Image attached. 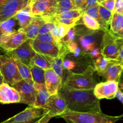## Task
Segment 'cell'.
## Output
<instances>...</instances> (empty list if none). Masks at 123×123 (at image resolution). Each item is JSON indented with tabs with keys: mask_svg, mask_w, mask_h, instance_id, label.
Returning a JSON list of instances; mask_svg holds the SVG:
<instances>
[{
	"mask_svg": "<svg viewBox=\"0 0 123 123\" xmlns=\"http://www.w3.org/2000/svg\"><path fill=\"white\" fill-rule=\"evenodd\" d=\"M65 101L68 109L81 113H101L100 100L94 89H76L62 85L58 92Z\"/></svg>",
	"mask_w": 123,
	"mask_h": 123,
	"instance_id": "6da1fadb",
	"label": "cell"
},
{
	"mask_svg": "<svg viewBox=\"0 0 123 123\" xmlns=\"http://www.w3.org/2000/svg\"><path fill=\"white\" fill-rule=\"evenodd\" d=\"M59 117L67 123H116L120 120V116L113 117L101 113H81L67 109Z\"/></svg>",
	"mask_w": 123,
	"mask_h": 123,
	"instance_id": "7a4b0ae2",
	"label": "cell"
},
{
	"mask_svg": "<svg viewBox=\"0 0 123 123\" xmlns=\"http://www.w3.org/2000/svg\"><path fill=\"white\" fill-rule=\"evenodd\" d=\"M94 68L89 66L81 73H75L68 71L63 85L76 89H94L97 84L94 77Z\"/></svg>",
	"mask_w": 123,
	"mask_h": 123,
	"instance_id": "3957f363",
	"label": "cell"
},
{
	"mask_svg": "<svg viewBox=\"0 0 123 123\" xmlns=\"http://www.w3.org/2000/svg\"><path fill=\"white\" fill-rule=\"evenodd\" d=\"M103 32L100 43L101 55L107 59L116 60L123 45V39L115 35L109 30Z\"/></svg>",
	"mask_w": 123,
	"mask_h": 123,
	"instance_id": "277c9868",
	"label": "cell"
},
{
	"mask_svg": "<svg viewBox=\"0 0 123 123\" xmlns=\"http://www.w3.org/2000/svg\"><path fill=\"white\" fill-rule=\"evenodd\" d=\"M0 71L4 83L10 86H13L22 80L15 59L8 54L0 55Z\"/></svg>",
	"mask_w": 123,
	"mask_h": 123,
	"instance_id": "5b68a950",
	"label": "cell"
},
{
	"mask_svg": "<svg viewBox=\"0 0 123 123\" xmlns=\"http://www.w3.org/2000/svg\"><path fill=\"white\" fill-rule=\"evenodd\" d=\"M48 112V109L43 107L28 106L20 113L0 123H37Z\"/></svg>",
	"mask_w": 123,
	"mask_h": 123,
	"instance_id": "8992f818",
	"label": "cell"
},
{
	"mask_svg": "<svg viewBox=\"0 0 123 123\" xmlns=\"http://www.w3.org/2000/svg\"><path fill=\"white\" fill-rule=\"evenodd\" d=\"M30 0H8L0 7V23L13 18L29 4Z\"/></svg>",
	"mask_w": 123,
	"mask_h": 123,
	"instance_id": "52a82bcc",
	"label": "cell"
},
{
	"mask_svg": "<svg viewBox=\"0 0 123 123\" xmlns=\"http://www.w3.org/2000/svg\"><path fill=\"white\" fill-rule=\"evenodd\" d=\"M98 32L96 31H81L77 30V36L79 37V45L81 51L85 56L89 55V54L95 47H97L98 42Z\"/></svg>",
	"mask_w": 123,
	"mask_h": 123,
	"instance_id": "ba28073f",
	"label": "cell"
},
{
	"mask_svg": "<svg viewBox=\"0 0 123 123\" xmlns=\"http://www.w3.org/2000/svg\"><path fill=\"white\" fill-rule=\"evenodd\" d=\"M12 86L16 89L20 95V103H24L28 106H34L36 101V90L34 83L22 80Z\"/></svg>",
	"mask_w": 123,
	"mask_h": 123,
	"instance_id": "9c48e42d",
	"label": "cell"
},
{
	"mask_svg": "<svg viewBox=\"0 0 123 123\" xmlns=\"http://www.w3.org/2000/svg\"><path fill=\"white\" fill-rule=\"evenodd\" d=\"M28 40L25 33L19 29L0 39V47L6 53L12 51Z\"/></svg>",
	"mask_w": 123,
	"mask_h": 123,
	"instance_id": "30bf717a",
	"label": "cell"
},
{
	"mask_svg": "<svg viewBox=\"0 0 123 123\" xmlns=\"http://www.w3.org/2000/svg\"><path fill=\"white\" fill-rule=\"evenodd\" d=\"M31 14L34 17H47L55 15L57 10V0L30 3Z\"/></svg>",
	"mask_w": 123,
	"mask_h": 123,
	"instance_id": "8fae6325",
	"label": "cell"
},
{
	"mask_svg": "<svg viewBox=\"0 0 123 123\" xmlns=\"http://www.w3.org/2000/svg\"><path fill=\"white\" fill-rule=\"evenodd\" d=\"M119 90V82L115 81H106L97 83L94 89V94L98 100L113 99Z\"/></svg>",
	"mask_w": 123,
	"mask_h": 123,
	"instance_id": "7c38bea8",
	"label": "cell"
},
{
	"mask_svg": "<svg viewBox=\"0 0 123 123\" xmlns=\"http://www.w3.org/2000/svg\"><path fill=\"white\" fill-rule=\"evenodd\" d=\"M36 53L31 45L30 40L28 39L15 50L7 53V54L14 59H18L29 67L31 65V60Z\"/></svg>",
	"mask_w": 123,
	"mask_h": 123,
	"instance_id": "4fadbf2b",
	"label": "cell"
},
{
	"mask_svg": "<svg viewBox=\"0 0 123 123\" xmlns=\"http://www.w3.org/2000/svg\"><path fill=\"white\" fill-rule=\"evenodd\" d=\"M43 108L48 109V112L55 117H59L68 109L65 101L59 93L50 95Z\"/></svg>",
	"mask_w": 123,
	"mask_h": 123,
	"instance_id": "5bb4252c",
	"label": "cell"
},
{
	"mask_svg": "<svg viewBox=\"0 0 123 123\" xmlns=\"http://www.w3.org/2000/svg\"><path fill=\"white\" fill-rule=\"evenodd\" d=\"M30 43L36 53L51 58H55L59 55V48L56 43L41 42L36 39L30 40Z\"/></svg>",
	"mask_w": 123,
	"mask_h": 123,
	"instance_id": "9a60e30c",
	"label": "cell"
},
{
	"mask_svg": "<svg viewBox=\"0 0 123 123\" xmlns=\"http://www.w3.org/2000/svg\"><path fill=\"white\" fill-rule=\"evenodd\" d=\"M45 84L49 95H55L63 85V80L50 68L45 71Z\"/></svg>",
	"mask_w": 123,
	"mask_h": 123,
	"instance_id": "2e32d148",
	"label": "cell"
},
{
	"mask_svg": "<svg viewBox=\"0 0 123 123\" xmlns=\"http://www.w3.org/2000/svg\"><path fill=\"white\" fill-rule=\"evenodd\" d=\"M0 97L2 104L18 103L21 100L17 90L4 83L0 85Z\"/></svg>",
	"mask_w": 123,
	"mask_h": 123,
	"instance_id": "e0dca14e",
	"label": "cell"
},
{
	"mask_svg": "<svg viewBox=\"0 0 123 123\" xmlns=\"http://www.w3.org/2000/svg\"><path fill=\"white\" fill-rule=\"evenodd\" d=\"M45 22V21L42 17H34L32 22L27 27L19 29L25 33L28 39L33 40L36 38L40 29Z\"/></svg>",
	"mask_w": 123,
	"mask_h": 123,
	"instance_id": "ac0fdd59",
	"label": "cell"
},
{
	"mask_svg": "<svg viewBox=\"0 0 123 123\" xmlns=\"http://www.w3.org/2000/svg\"><path fill=\"white\" fill-rule=\"evenodd\" d=\"M123 72V67L118 63L117 60H113L107 67L102 76L106 81H115L119 82L121 76Z\"/></svg>",
	"mask_w": 123,
	"mask_h": 123,
	"instance_id": "d6986e66",
	"label": "cell"
},
{
	"mask_svg": "<svg viewBox=\"0 0 123 123\" xmlns=\"http://www.w3.org/2000/svg\"><path fill=\"white\" fill-rule=\"evenodd\" d=\"M34 86L36 90V101L34 106L43 108L50 96L47 91L45 84L34 83Z\"/></svg>",
	"mask_w": 123,
	"mask_h": 123,
	"instance_id": "ffe728a7",
	"label": "cell"
},
{
	"mask_svg": "<svg viewBox=\"0 0 123 123\" xmlns=\"http://www.w3.org/2000/svg\"><path fill=\"white\" fill-rule=\"evenodd\" d=\"M13 18L18 22L19 28H24L27 27L34 19V16L31 12L30 3L24 9L20 10Z\"/></svg>",
	"mask_w": 123,
	"mask_h": 123,
	"instance_id": "44dd1931",
	"label": "cell"
},
{
	"mask_svg": "<svg viewBox=\"0 0 123 123\" xmlns=\"http://www.w3.org/2000/svg\"><path fill=\"white\" fill-rule=\"evenodd\" d=\"M18 21L14 18L0 23V39L3 36L16 31L18 30L15 29Z\"/></svg>",
	"mask_w": 123,
	"mask_h": 123,
	"instance_id": "7402d4cb",
	"label": "cell"
},
{
	"mask_svg": "<svg viewBox=\"0 0 123 123\" xmlns=\"http://www.w3.org/2000/svg\"><path fill=\"white\" fill-rule=\"evenodd\" d=\"M113 60H111L104 57L102 55H100L99 57L94 60V69L100 76H102L107 67Z\"/></svg>",
	"mask_w": 123,
	"mask_h": 123,
	"instance_id": "603a6c76",
	"label": "cell"
},
{
	"mask_svg": "<svg viewBox=\"0 0 123 123\" xmlns=\"http://www.w3.org/2000/svg\"><path fill=\"white\" fill-rule=\"evenodd\" d=\"M15 59V63H16L18 69L19 73L20 75L22 77V80H25L27 82L30 83H34L29 67H27L24 63L21 62V61H19L18 59Z\"/></svg>",
	"mask_w": 123,
	"mask_h": 123,
	"instance_id": "cb8c5ba5",
	"label": "cell"
},
{
	"mask_svg": "<svg viewBox=\"0 0 123 123\" xmlns=\"http://www.w3.org/2000/svg\"><path fill=\"white\" fill-rule=\"evenodd\" d=\"M123 27V14L114 12L110 23L109 30L113 34H116Z\"/></svg>",
	"mask_w": 123,
	"mask_h": 123,
	"instance_id": "d4e9b609",
	"label": "cell"
},
{
	"mask_svg": "<svg viewBox=\"0 0 123 123\" xmlns=\"http://www.w3.org/2000/svg\"><path fill=\"white\" fill-rule=\"evenodd\" d=\"M31 65L37 66L44 70L52 68L50 62L47 59V57L39 53H36L35 56L33 57L31 62Z\"/></svg>",
	"mask_w": 123,
	"mask_h": 123,
	"instance_id": "484cf974",
	"label": "cell"
},
{
	"mask_svg": "<svg viewBox=\"0 0 123 123\" xmlns=\"http://www.w3.org/2000/svg\"><path fill=\"white\" fill-rule=\"evenodd\" d=\"M29 68L34 83L45 84V70L40 67L34 65H31Z\"/></svg>",
	"mask_w": 123,
	"mask_h": 123,
	"instance_id": "4316f807",
	"label": "cell"
},
{
	"mask_svg": "<svg viewBox=\"0 0 123 123\" xmlns=\"http://www.w3.org/2000/svg\"><path fill=\"white\" fill-rule=\"evenodd\" d=\"M72 9H77L74 0H57V10L55 15L63 13Z\"/></svg>",
	"mask_w": 123,
	"mask_h": 123,
	"instance_id": "83f0119b",
	"label": "cell"
},
{
	"mask_svg": "<svg viewBox=\"0 0 123 123\" xmlns=\"http://www.w3.org/2000/svg\"><path fill=\"white\" fill-rule=\"evenodd\" d=\"M98 6L99 4H98V5L95 6L88 9V10H86V11L85 12V13L87 14V15H89V16H91V17L95 19L96 21H97L99 23V24L100 25L101 30H103L104 31L107 30H109V28H108L106 27V25L105 24L103 21L101 19L100 15H99Z\"/></svg>",
	"mask_w": 123,
	"mask_h": 123,
	"instance_id": "f1b7e54d",
	"label": "cell"
},
{
	"mask_svg": "<svg viewBox=\"0 0 123 123\" xmlns=\"http://www.w3.org/2000/svg\"><path fill=\"white\" fill-rule=\"evenodd\" d=\"M82 21L84 25L90 30H101V27L97 21L84 13L82 16Z\"/></svg>",
	"mask_w": 123,
	"mask_h": 123,
	"instance_id": "f546056e",
	"label": "cell"
},
{
	"mask_svg": "<svg viewBox=\"0 0 123 123\" xmlns=\"http://www.w3.org/2000/svg\"><path fill=\"white\" fill-rule=\"evenodd\" d=\"M98 12L99 15H100L102 21H103L106 27L109 28V27H110V23H111L112 15H113V13L112 12L105 9V7H103L100 5H99L98 6Z\"/></svg>",
	"mask_w": 123,
	"mask_h": 123,
	"instance_id": "4dcf8cb0",
	"label": "cell"
},
{
	"mask_svg": "<svg viewBox=\"0 0 123 123\" xmlns=\"http://www.w3.org/2000/svg\"><path fill=\"white\" fill-rule=\"evenodd\" d=\"M77 28L76 25H75L71 28L70 30L67 33V35L63 39H62L61 41L65 44L67 45L68 43L74 41L77 36Z\"/></svg>",
	"mask_w": 123,
	"mask_h": 123,
	"instance_id": "1f68e13d",
	"label": "cell"
},
{
	"mask_svg": "<svg viewBox=\"0 0 123 123\" xmlns=\"http://www.w3.org/2000/svg\"><path fill=\"white\" fill-rule=\"evenodd\" d=\"M56 24L58 30H59V34H60V36L62 39H63L66 35H67V33H68L69 30H70L71 28L73 27L69 25H67L65 24H63L62 23H55Z\"/></svg>",
	"mask_w": 123,
	"mask_h": 123,
	"instance_id": "d6a6232c",
	"label": "cell"
},
{
	"mask_svg": "<svg viewBox=\"0 0 123 123\" xmlns=\"http://www.w3.org/2000/svg\"><path fill=\"white\" fill-rule=\"evenodd\" d=\"M36 39L43 42H47V43H56L53 36L51 35V33H47L43 34V35H39L36 37Z\"/></svg>",
	"mask_w": 123,
	"mask_h": 123,
	"instance_id": "836d02e7",
	"label": "cell"
},
{
	"mask_svg": "<svg viewBox=\"0 0 123 123\" xmlns=\"http://www.w3.org/2000/svg\"><path fill=\"white\" fill-rule=\"evenodd\" d=\"M55 24L52 22H46L41 28L39 35H43L51 32V31L55 27Z\"/></svg>",
	"mask_w": 123,
	"mask_h": 123,
	"instance_id": "e575fe53",
	"label": "cell"
},
{
	"mask_svg": "<svg viewBox=\"0 0 123 123\" xmlns=\"http://www.w3.org/2000/svg\"><path fill=\"white\" fill-rule=\"evenodd\" d=\"M79 19H55L54 21V23H62L65 24L67 25L74 27L76 25L77 23L79 21Z\"/></svg>",
	"mask_w": 123,
	"mask_h": 123,
	"instance_id": "d590c367",
	"label": "cell"
},
{
	"mask_svg": "<svg viewBox=\"0 0 123 123\" xmlns=\"http://www.w3.org/2000/svg\"><path fill=\"white\" fill-rule=\"evenodd\" d=\"M99 5L101 6L102 7H105V9H107L109 11L114 13L115 5V0H106L105 1L98 4Z\"/></svg>",
	"mask_w": 123,
	"mask_h": 123,
	"instance_id": "8d00e7d4",
	"label": "cell"
},
{
	"mask_svg": "<svg viewBox=\"0 0 123 123\" xmlns=\"http://www.w3.org/2000/svg\"><path fill=\"white\" fill-rule=\"evenodd\" d=\"M98 4L97 0H86L85 4L81 7V10L85 13L86 10L98 5Z\"/></svg>",
	"mask_w": 123,
	"mask_h": 123,
	"instance_id": "74e56055",
	"label": "cell"
},
{
	"mask_svg": "<svg viewBox=\"0 0 123 123\" xmlns=\"http://www.w3.org/2000/svg\"><path fill=\"white\" fill-rule=\"evenodd\" d=\"M51 34L53 36V38H54V41H55V43L57 45H59L61 42V37L60 36V34H59V30H58L56 24H55V27L51 31Z\"/></svg>",
	"mask_w": 123,
	"mask_h": 123,
	"instance_id": "f35d334b",
	"label": "cell"
},
{
	"mask_svg": "<svg viewBox=\"0 0 123 123\" xmlns=\"http://www.w3.org/2000/svg\"><path fill=\"white\" fill-rule=\"evenodd\" d=\"M76 63L73 60H69V59H65L63 62V69H67L68 71H71L75 67Z\"/></svg>",
	"mask_w": 123,
	"mask_h": 123,
	"instance_id": "ab89813d",
	"label": "cell"
},
{
	"mask_svg": "<svg viewBox=\"0 0 123 123\" xmlns=\"http://www.w3.org/2000/svg\"><path fill=\"white\" fill-rule=\"evenodd\" d=\"M114 12L123 13V0H115Z\"/></svg>",
	"mask_w": 123,
	"mask_h": 123,
	"instance_id": "60d3db41",
	"label": "cell"
},
{
	"mask_svg": "<svg viewBox=\"0 0 123 123\" xmlns=\"http://www.w3.org/2000/svg\"><path fill=\"white\" fill-rule=\"evenodd\" d=\"M89 55L92 59H97L98 57H99L100 55H101V49H100V47H95V48L89 54Z\"/></svg>",
	"mask_w": 123,
	"mask_h": 123,
	"instance_id": "b9f144b4",
	"label": "cell"
},
{
	"mask_svg": "<svg viewBox=\"0 0 123 123\" xmlns=\"http://www.w3.org/2000/svg\"><path fill=\"white\" fill-rule=\"evenodd\" d=\"M67 48H68V50L69 51V53H72L73 54L74 52L79 47V45L77 42H75V41H73V42H70V43H68L67 45Z\"/></svg>",
	"mask_w": 123,
	"mask_h": 123,
	"instance_id": "7bdbcfd3",
	"label": "cell"
},
{
	"mask_svg": "<svg viewBox=\"0 0 123 123\" xmlns=\"http://www.w3.org/2000/svg\"><path fill=\"white\" fill-rule=\"evenodd\" d=\"M54 117H54L53 115L51 114V113H49V112H48V113H47L45 115L43 116L41 119H39V121L37 123H48L49 120H50L51 118H54Z\"/></svg>",
	"mask_w": 123,
	"mask_h": 123,
	"instance_id": "ee69618b",
	"label": "cell"
},
{
	"mask_svg": "<svg viewBox=\"0 0 123 123\" xmlns=\"http://www.w3.org/2000/svg\"><path fill=\"white\" fill-rule=\"evenodd\" d=\"M117 62L123 67V45L119 50V54L117 59Z\"/></svg>",
	"mask_w": 123,
	"mask_h": 123,
	"instance_id": "f6af8a7d",
	"label": "cell"
},
{
	"mask_svg": "<svg viewBox=\"0 0 123 123\" xmlns=\"http://www.w3.org/2000/svg\"><path fill=\"white\" fill-rule=\"evenodd\" d=\"M86 0H74V5L77 9H80L81 10V7L83 6Z\"/></svg>",
	"mask_w": 123,
	"mask_h": 123,
	"instance_id": "bcb514c9",
	"label": "cell"
},
{
	"mask_svg": "<svg viewBox=\"0 0 123 123\" xmlns=\"http://www.w3.org/2000/svg\"><path fill=\"white\" fill-rule=\"evenodd\" d=\"M116 98L123 105V92L121 91L120 89H119V90L118 91L117 93V95H116ZM121 118H123V113L122 115H120Z\"/></svg>",
	"mask_w": 123,
	"mask_h": 123,
	"instance_id": "7dc6e473",
	"label": "cell"
},
{
	"mask_svg": "<svg viewBox=\"0 0 123 123\" xmlns=\"http://www.w3.org/2000/svg\"><path fill=\"white\" fill-rule=\"evenodd\" d=\"M114 35H116L117 36H118V37H121V38L123 39V27H122L121 29L117 33L114 34Z\"/></svg>",
	"mask_w": 123,
	"mask_h": 123,
	"instance_id": "c3c4849f",
	"label": "cell"
},
{
	"mask_svg": "<svg viewBox=\"0 0 123 123\" xmlns=\"http://www.w3.org/2000/svg\"><path fill=\"white\" fill-rule=\"evenodd\" d=\"M3 83H4V79H3V77L1 73V71H0V85H1Z\"/></svg>",
	"mask_w": 123,
	"mask_h": 123,
	"instance_id": "681fc988",
	"label": "cell"
},
{
	"mask_svg": "<svg viewBox=\"0 0 123 123\" xmlns=\"http://www.w3.org/2000/svg\"><path fill=\"white\" fill-rule=\"evenodd\" d=\"M7 1L8 0H0V7H1V6L3 4H4V3L6 1Z\"/></svg>",
	"mask_w": 123,
	"mask_h": 123,
	"instance_id": "f907efd6",
	"label": "cell"
},
{
	"mask_svg": "<svg viewBox=\"0 0 123 123\" xmlns=\"http://www.w3.org/2000/svg\"><path fill=\"white\" fill-rule=\"evenodd\" d=\"M43 1H48V0H30V3H34V2Z\"/></svg>",
	"mask_w": 123,
	"mask_h": 123,
	"instance_id": "816d5d0a",
	"label": "cell"
},
{
	"mask_svg": "<svg viewBox=\"0 0 123 123\" xmlns=\"http://www.w3.org/2000/svg\"><path fill=\"white\" fill-rule=\"evenodd\" d=\"M106 0H97V2H98V4H100V3H102V2L105 1Z\"/></svg>",
	"mask_w": 123,
	"mask_h": 123,
	"instance_id": "f5cc1de1",
	"label": "cell"
},
{
	"mask_svg": "<svg viewBox=\"0 0 123 123\" xmlns=\"http://www.w3.org/2000/svg\"><path fill=\"white\" fill-rule=\"evenodd\" d=\"M1 103V97H0V103Z\"/></svg>",
	"mask_w": 123,
	"mask_h": 123,
	"instance_id": "db71d44e",
	"label": "cell"
},
{
	"mask_svg": "<svg viewBox=\"0 0 123 123\" xmlns=\"http://www.w3.org/2000/svg\"></svg>",
	"mask_w": 123,
	"mask_h": 123,
	"instance_id": "11a10c76",
	"label": "cell"
}]
</instances>
